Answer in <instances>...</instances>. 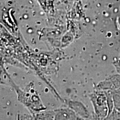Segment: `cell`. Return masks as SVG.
Instances as JSON below:
<instances>
[{
    "label": "cell",
    "instance_id": "obj_1",
    "mask_svg": "<svg viewBox=\"0 0 120 120\" xmlns=\"http://www.w3.org/2000/svg\"><path fill=\"white\" fill-rule=\"evenodd\" d=\"M94 113V120H104L109 115L107 96L102 94H97L91 97Z\"/></svg>",
    "mask_w": 120,
    "mask_h": 120
},
{
    "label": "cell",
    "instance_id": "obj_2",
    "mask_svg": "<svg viewBox=\"0 0 120 120\" xmlns=\"http://www.w3.org/2000/svg\"><path fill=\"white\" fill-rule=\"evenodd\" d=\"M67 105L69 109L72 110L79 118L84 120H91V115L83 103L77 101H68Z\"/></svg>",
    "mask_w": 120,
    "mask_h": 120
},
{
    "label": "cell",
    "instance_id": "obj_3",
    "mask_svg": "<svg viewBox=\"0 0 120 120\" xmlns=\"http://www.w3.org/2000/svg\"><path fill=\"white\" fill-rule=\"evenodd\" d=\"M54 120H82L69 108L56 109Z\"/></svg>",
    "mask_w": 120,
    "mask_h": 120
},
{
    "label": "cell",
    "instance_id": "obj_4",
    "mask_svg": "<svg viewBox=\"0 0 120 120\" xmlns=\"http://www.w3.org/2000/svg\"><path fill=\"white\" fill-rule=\"evenodd\" d=\"M107 117L109 120H120V111L114 109Z\"/></svg>",
    "mask_w": 120,
    "mask_h": 120
},
{
    "label": "cell",
    "instance_id": "obj_5",
    "mask_svg": "<svg viewBox=\"0 0 120 120\" xmlns=\"http://www.w3.org/2000/svg\"><path fill=\"white\" fill-rule=\"evenodd\" d=\"M17 120H34V119L32 114L20 113L18 115Z\"/></svg>",
    "mask_w": 120,
    "mask_h": 120
}]
</instances>
